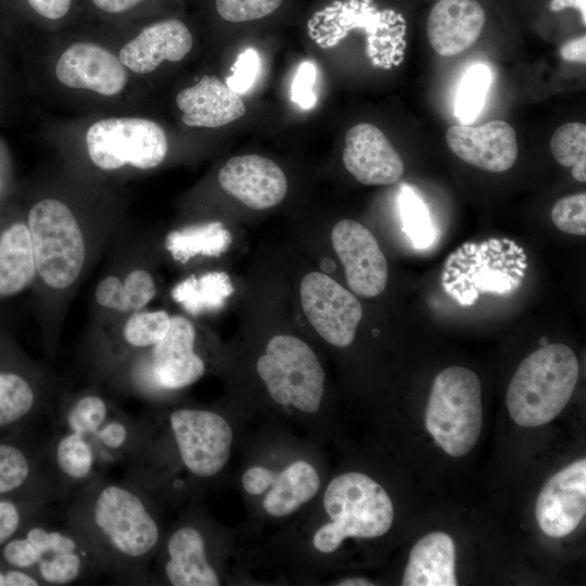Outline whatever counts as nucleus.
Returning <instances> with one entry per match:
<instances>
[{
    "instance_id": "ea45409f",
    "label": "nucleus",
    "mask_w": 586,
    "mask_h": 586,
    "mask_svg": "<svg viewBox=\"0 0 586 586\" xmlns=\"http://www.w3.org/2000/svg\"><path fill=\"white\" fill-rule=\"evenodd\" d=\"M259 68L258 52L253 48H247L239 54L232 66V74L226 79V85L239 94L246 93L254 85Z\"/></svg>"
},
{
    "instance_id": "a19ab883",
    "label": "nucleus",
    "mask_w": 586,
    "mask_h": 586,
    "mask_svg": "<svg viewBox=\"0 0 586 586\" xmlns=\"http://www.w3.org/2000/svg\"><path fill=\"white\" fill-rule=\"evenodd\" d=\"M317 71L311 62L300 64L292 84V101L304 110L311 109L316 103L314 85Z\"/></svg>"
},
{
    "instance_id": "393cba45",
    "label": "nucleus",
    "mask_w": 586,
    "mask_h": 586,
    "mask_svg": "<svg viewBox=\"0 0 586 586\" xmlns=\"http://www.w3.org/2000/svg\"><path fill=\"white\" fill-rule=\"evenodd\" d=\"M193 47L189 28L179 20H165L144 27L119 51L126 68L136 74H149L164 61L179 62Z\"/></svg>"
},
{
    "instance_id": "9b49d317",
    "label": "nucleus",
    "mask_w": 586,
    "mask_h": 586,
    "mask_svg": "<svg viewBox=\"0 0 586 586\" xmlns=\"http://www.w3.org/2000/svg\"><path fill=\"white\" fill-rule=\"evenodd\" d=\"M85 142L90 165L103 174L154 169L168 153L163 128L139 117L100 119L88 128Z\"/></svg>"
},
{
    "instance_id": "e433bc0d",
    "label": "nucleus",
    "mask_w": 586,
    "mask_h": 586,
    "mask_svg": "<svg viewBox=\"0 0 586 586\" xmlns=\"http://www.w3.org/2000/svg\"><path fill=\"white\" fill-rule=\"evenodd\" d=\"M47 506L29 499H0V547L29 523L46 517Z\"/></svg>"
},
{
    "instance_id": "b1692460",
    "label": "nucleus",
    "mask_w": 586,
    "mask_h": 586,
    "mask_svg": "<svg viewBox=\"0 0 586 586\" xmlns=\"http://www.w3.org/2000/svg\"><path fill=\"white\" fill-rule=\"evenodd\" d=\"M162 574L173 586H218V572L209 559L207 539L200 526L177 525L163 545Z\"/></svg>"
},
{
    "instance_id": "72a5a7b5",
    "label": "nucleus",
    "mask_w": 586,
    "mask_h": 586,
    "mask_svg": "<svg viewBox=\"0 0 586 586\" xmlns=\"http://www.w3.org/2000/svg\"><path fill=\"white\" fill-rule=\"evenodd\" d=\"M492 82L487 65L472 64L460 79L455 101V115L461 125H470L484 107Z\"/></svg>"
},
{
    "instance_id": "423d86ee",
    "label": "nucleus",
    "mask_w": 586,
    "mask_h": 586,
    "mask_svg": "<svg viewBox=\"0 0 586 586\" xmlns=\"http://www.w3.org/2000/svg\"><path fill=\"white\" fill-rule=\"evenodd\" d=\"M579 373L577 358L564 344H547L518 367L507 391V408L521 426L550 422L571 399Z\"/></svg>"
},
{
    "instance_id": "2f4dec72",
    "label": "nucleus",
    "mask_w": 586,
    "mask_h": 586,
    "mask_svg": "<svg viewBox=\"0 0 586 586\" xmlns=\"http://www.w3.org/2000/svg\"><path fill=\"white\" fill-rule=\"evenodd\" d=\"M232 293L229 276L214 270L183 278L171 288L169 295L188 315L199 317L222 309Z\"/></svg>"
},
{
    "instance_id": "473e14b6",
    "label": "nucleus",
    "mask_w": 586,
    "mask_h": 586,
    "mask_svg": "<svg viewBox=\"0 0 586 586\" xmlns=\"http://www.w3.org/2000/svg\"><path fill=\"white\" fill-rule=\"evenodd\" d=\"M139 420L116 409L106 422L89 438L97 456L98 467L126 460L133 448Z\"/></svg>"
},
{
    "instance_id": "f3484780",
    "label": "nucleus",
    "mask_w": 586,
    "mask_h": 586,
    "mask_svg": "<svg viewBox=\"0 0 586 586\" xmlns=\"http://www.w3.org/2000/svg\"><path fill=\"white\" fill-rule=\"evenodd\" d=\"M331 241L351 290L366 298L381 294L387 284L388 266L371 231L355 220L343 219L333 227Z\"/></svg>"
},
{
    "instance_id": "f257e3e1",
    "label": "nucleus",
    "mask_w": 586,
    "mask_h": 586,
    "mask_svg": "<svg viewBox=\"0 0 586 586\" xmlns=\"http://www.w3.org/2000/svg\"><path fill=\"white\" fill-rule=\"evenodd\" d=\"M24 209L36 266L34 313L44 354L53 358L72 301L123 227L122 212L60 193L40 194Z\"/></svg>"
},
{
    "instance_id": "aec40b11",
    "label": "nucleus",
    "mask_w": 586,
    "mask_h": 586,
    "mask_svg": "<svg viewBox=\"0 0 586 586\" xmlns=\"http://www.w3.org/2000/svg\"><path fill=\"white\" fill-rule=\"evenodd\" d=\"M449 149L464 163L491 173L510 169L519 148L513 127L504 120L481 126L457 125L446 132Z\"/></svg>"
},
{
    "instance_id": "5701e85b",
    "label": "nucleus",
    "mask_w": 586,
    "mask_h": 586,
    "mask_svg": "<svg viewBox=\"0 0 586 586\" xmlns=\"http://www.w3.org/2000/svg\"><path fill=\"white\" fill-rule=\"evenodd\" d=\"M343 162L356 180L367 186L395 183L405 170L386 136L368 123L355 125L346 132Z\"/></svg>"
},
{
    "instance_id": "20e7f679",
    "label": "nucleus",
    "mask_w": 586,
    "mask_h": 586,
    "mask_svg": "<svg viewBox=\"0 0 586 586\" xmlns=\"http://www.w3.org/2000/svg\"><path fill=\"white\" fill-rule=\"evenodd\" d=\"M329 519L313 533L310 545L319 555L335 552L347 538L371 539L388 532L394 520L386 491L369 475L351 471L333 477L322 496Z\"/></svg>"
},
{
    "instance_id": "79ce46f5",
    "label": "nucleus",
    "mask_w": 586,
    "mask_h": 586,
    "mask_svg": "<svg viewBox=\"0 0 586 586\" xmlns=\"http://www.w3.org/2000/svg\"><path fill=\"white\" fill-rule=\"evenodd\" d=\"M30 8L44 18L59 20L67 14L72 0H27Z\"/></svg>"
},
{
    "instance_id": "dca6fc26",
    "label": "nucleus",
    "mask_w": 586,
    "mask_h": 586,
    "mask_svg": "<svg viewBox=\"0 0 586 586\" xmlns=\"http://www.w3.org/2000/svg\"><path fill=\"white\" fill-rule=\"evenodd\" d=\"M244 492L263 496V510L272 518H285L309 502L321 487L317 469L307 460L290 462L281 470L263 466L247 468L241 477Z\"/></svg>"
},
{
    "instance_id": "c03bdc74",
    "label": "nucleus",
    "mask_w": 586,
    "mask_h": 586,
    "mask_svg": "<svg viewBox=\"0 0 586 586\" xmlns=\"http://www.w3.org/2000/svg\"><path fill=\"white\" fill-rule=\"evenodd\" d=\"M560 55L569 62L585 63L586 37L585 35L565 42L560 49Z\"/></svg>"
},
{
    "instance_id": "49530a36",
    "label": "nucleus",
    "mask_w": 586,
    "mask_h": 586,
    "mask_svg": "<svg viewBox=\"0 0 586 586\" xmlns=\"http://www.w3.org/2000/svg\"><path fill=\"white\" fill-rule=\"evenodd\" d=\"M549 8L553 12H560L568 8L577 10L583 20V25L586 24V5L585 0H551Z\"/></svg>"
},
{
    "instance_id": "6e6552de",
    "label": "nucleus",
    "mask_w": 586,
    "mask_h": 586,
    "mask_svg": "<svg viewBox=\"0 0 586 586\" xmlns=\"http://www.w3.org/2000/svg\"><path fill=\"white\" fill-rule=\"evenodd\" d=\"M424 424L448 455L462 457L472 450L483 424L481 383L472 370L451 366L435 377Z\"/></svg>"
},
{
    "instance_id": "4468645a",
    "label": "nucleus",
    "mask_w": 586,
    "mask_h": 586,
    "mask_svg": "<svg viewBox=\"0 0 586 586\" xmlns=\"http://www.w3.org/2000/svg\"><path fill=\"white\" fill-rule=\"evenodd\" d=\"M177 463L195 479H212L226 467L233 441L229 422L218 412L180 407L165 416Z\"/></svg>"
},
{
    "instance_id": "a878e982",
    "label": "nucleus",
    "mask_w": 586,
    "mask_h": 586,
    "mask_svg": "<svg viewBox=\"0 0 586 586\" xmlns=\"http://www.w3.org/2000/svg\"><path fill=\"white\" fill-rule=\"evenodd\" d=\"M485 12L476 0H438L426 21L431 47L442 56L468 50L480 37Z\"/></svg>"
},
{
    "instance_id": "a211bd4d",
    "label": "nucleus",
    "mask_w": 586,
    "mask_h": 586,
    "mask_svg": "<svg viewBox=\"0 0 586 586\" xmlns=\"http://www.w3.org/2000/svg\"><path fill=\"white\" fill-rule=\"evenodd\" d=\"M586 513V460L578 459L552 475L535 505L540 530L549 537L572 533Z\"/></svg>"
},
{
    "instance_id": "8fccbe9b",
    "label": "nucleus",
    "mask_w": 586,
    "mask_h": 586,
    "mask_svg": "<svg viewBox=\"0 0 586 586\" xmlns=\"http://www.w3.org/2000/svg\"><path fill=\"white\" fill-rule=\"evenodd\" d=\"M539 344H540L542 346H545V345L549 344V343H548V339H547L546 336L540 337Z\"/></svg>"
},
{
    "instance_id": "09e8293b",
    "label": "nucleus",
    "mask_w": 586,
    "mask_h": 586,
    "mask_svg": "<svg viewBox=\"0 0 586 586\" xmlns=\"http://www.w3.org/2000/svg\"><path fill=\"white\" fill-rule=\"evenodd\" d=\"M4 309L2 308V305H0V328L7 327V317L4 315Z\"/></svg>"
},
{
    "instance_id": "ddd939ff",
    "label": "nucleus",
    "mask_w": 586,
    "mask_h": 586,
    "mask_svg": "<svg viewBox=\"0 0 586 586\" xmlns=\"http://www.w3.org/2000/svg\"><path fill=\"white\" fill-rule=\"evenodd\" d=\"M71 494L54 468L49 441L37 442L29 428L0 435V499L50 504Z\"/></svg>"
},
{
    "instance_id": "f03ea898",
    "label": "nucleus",
    "mask_w": 586,
    "mask_h": 586,
    "mask_svg": "<svg viewBox=\"0 0 586 586\" xmlns=\"http://www.w3.org/2000/svg\"><path fill=\"white\" fill-rule=\"evenodd\" d=\"M69 498L66 523L93 549L104 572L117 582L146 581V564L162 544L146 492L129 481L113 482L98 475Z\"/></svg>"
},
{
    "instance_id": "412c9836",
    "label": "nucleus",
    "mask_w": 586,
    "mask_h": 586,
    "mask_svg": "<svg viewBox=\"0 0 586 586\" xmlns=\"http://www.w3.org/2000/svg\"><path fill=\"white\" fill-rule=\"evenodd\" d=\"M220 187L253 209L278 205L288 191L283 170L270 158L241 155L230 158L218 174Z\"/></svg>"
},
{
    "instance_id": "a18cd8bd",
    "label": "nucleus",
    "mask_w": 586,
    "mask_h": 586,
    "mask_svg": "<svg viewBox=\"0 0 586 586\" xmlns=\"http://www.w3.org/2000/svg\"><path fill=\"white\" fill-rule=\"evenodd\" d=\"M142 0H92L93 4L107 13H122L130 10Z\"/></svg>"
},
{
    "instance_id": "c85d7f7f",
    "label": "nucleus",
    "mask_w": 586,
    "mask_h": 586,
    "mask_svg": "<svg viewBox=\"0 0 586 586\" xmlns=\"http://www.w3.org/2000/svg\"><path fill=\"white\" fill-rule=\"evenodd\" d=\"M231 234L220 221H204L169 230L162 247L169 258L186 266L193 260L224 255L231 245Z\"/></svg>"
},
{
    "instance_id": "6ab92c4d",
    "label": "nucleus",
    "mask_w": 586,
    "mask_h": 586,
    "mask_svg": "<svg viewBox=\"0 0 586 586\" xmlns=\"http://www.w3.org/2000/svg\"><path fill=\"white\" fill-rule=\"evenodd\" d=\"M58 80L74 89L102 95H115L127 85L128 74L119 58L102 46L76 42L69 46L55 65Z\"/></svg>"
},
{
    "instance_id": "c756f323",
    "label": "nucleus",
    "mask_w": 586,
    "mask_h": 586,
    "mask_svg": "<svg viewBox=\"0 0 586 586\" xmlns=\"http://www.w3.org/2000/svg\"><path fill=\"white\" fill-rule=\"evenodd\" d=\"M117 409L101 387L89 385L77 392H63L56 405L59 429L79 433L86 438L93 435Z\"/></svg>"
},
{
    "instance_id": "7ed1b4c3",
    "label": "nucleus",
    "mask_w": 586,
    "mask_h": 586,
    "mask_svg": "<svg viewBox=\"0 0 586 586\" xmlns=\"http://www.w3.org/2000/svg\"><path fill=\"white\" fill-rule=\"evenodd\" d=\"M196 343L195 324L184 316L173 315L167 333L123 365L104 386L116 394L149 400L183 390L206 371Z\"/></svg>"
},
{
    "instance_id": "1a4fd4ad",
    "label": "nucleus",
    "mask_w": 586,
    "mask_h": 586,
    "mask_svg": "<svg viewBox=\"0 0 586 586\" xmlns=\"http://www.w3.org/2000/svg\"><path fill=\"white\" fill-rule=\"evenodd\" d=\"M112 260L98 280L90 298L88 326L117 320L146 308L157 294L146 250L133 230L123 227L110 243Z\"/></svg>"
},
{
    "instance_id": "f8f14e48",
    "label": "nucleus",
    "mask_w": 586,
    "mask_h": 586,
    "mask_svg": "<svg viewBox=\"0 0 586 586\" xmlns=\"http://www.w3.org/2000/svg\"><path fill=\"white\" fill-rule=\"evenodd\" d=\"M171 316L141 309L114 321L87 326L82 359L91 385L103 386L128 360L153 346L168 331Z\"/></svg>"
},
{
    "instance_id": "37998d69",
    "label": "nucleus",
    "mask_w": 586,
    "mask_h": 586,
    "mask_svg": "<svg viewBox=\"0 0 586 586\" xmlns=\"http://www.w3.org/2000/svg\"><path fill=\"white\" fill-rule=\"evenodd\" d=\"M30 572L0 563V586H40Z\"/></svg>"
},
{
    "instance_id": "0eeeda50",
    "label": "nucleus",
    "mask_w": 586,
    "mask_h": 586,
    "mask_svg": "<svg viewBox=\"0 0 586 586\" xmlns=\"http://www.w3.org/2000/svg\"><path fill=\"white\" fill-rule=\"evenodd\" d=\"M62 390L47 365L31 358L0 328V435L29 428L56 408Z\"/></svg>"
},
{
    "instance_id": "58836bf2",
    "label": "nucleus",
    "mask_w": 586,
    "mask_h": 586,
    "mask_svg": "<svg viewBox=\"0 0 586 586\" xmlns=\"http://www.w3.org/2000/svg\"><path fill=\"white\" fill-rule=\"evenodd\" d=\"M283 0H216L218 14L229 22H247L275 12Z\"/></svg>"
},
{
    "instance_id": "cd10ccee",
    "label": "nucleus",
    "mask_w": 586,
    "mask_h": 586,
    "mask_svg": "<svg viewBox=\"0 0 586 586\" xmlns=\"http://www.w3.org/2000/svg\"><path fill=\"white\" fill-rule=\"evenodd\" d=\"M456 548L447 533L432 532L410 550L403 586H456Z\"/></svg>"
},
{
    "instance_id": "39448f33",
    "label": "nucleus",
    "mask_w": 586,
    "mask_h": 586,
    "mask_svg": "<svg viewBox=\"0 0 586 586\" xmlns=\"http://www.w3.org/2000/svg\"><path fill=\"white\" fill-rule=\"evenodd\" d=\"M46 517L29 523L0 547V563L30 572L41 585H68L105 573L77 531L67 523L64 527L50 526Z\"/></svg>"
},
{
    "instance_id": "7c9ffc66",
    "label": "nucleus",
    "mask_w": 586,
    "mask_h": 586,
    "mask_svg": "<svg viewBox=\"0 0 586 586\" xmlns=\"http://www.w3.org/2000/svg\"><path fill=\"white\" fill-rule=\"evenodd\" d=\"M49 445L54 468L71 493L100 475L94 448L81 434L58 428Z\"/></svg>"
},
{
    "instance_id": "2eb2a0df",
    "label": "nucleus",
    "mask_w": 586,
    "mask_h": 586,
    "mask_svg": "<svg viewBox=\"0 0 586 586\" xmlns=\"http://www.w3.org/2000/svg\"><path fill=\"white\" fill-rule=\"evenodd\" d=\"M300 293L303 310L317 333L333 346H349L362 317L358 298L318 271L304 277Z\"/></svg>"
},
{
    "instance_id": "4be33fe9",
    "label": "nucleus",
    "mask_w": 586,
    "mask_h": 586,
    "mask_svg": "<svg viewBox=\"0 0 586 586\" xmlns=\"http://www.w3.org/2000/svg\"><path fill=\"white\" fill-rule=\"evenodd\" d=\"M35 257L24 207L0 206V305L30 291Z\"/></svg>"
},
{
    "instance_id": "c9c22d12",
    "label": "nucleus",
    "mask_w": 586,
    "mask_h": 586,
    "mask_svg": "<svg viewBox=\"0 0 586 586\" xmlns=\"http://www.w3.org/2000/svg\"><path fill=\"white\" fill-rule=\"evenodd\" d=\"M398 203L403 229L412 243L420 249L430 245L435 233L424 203L408 187L402 189Z\"/></svg>"
},
{
    "instance_id": "4c0bfd02",
    "label": "nucleus",
    "mask_w": 586,
    "mask_h": 586,
    "mask_svg": "<svg viewBox=\"0 0 586 586\" xmlns=\"http://www.w3.org/2000/svg\"><path fill=\"white\" fill-rule=\"evenodd\" d=\"M551 219L562 232L586 234V193L581 192L560 199L551 209Z\"/></svg>"
},
{
    "instance_id": "9d476101",
    "label": "nucleus",
    "mask_w": 586,
    "mask_h": 586,
    "mask_svg": "<svg viewBox=\"0 0 586 586\" xmlns=\"http://www.w3.org/2000/svg\"><path fill=\"white\" fill-rule=\"evenodd\" d=\"M256 370L270 397L283 407L314 415L324 394V370L315 352L301 339L278 334L266 345Z\"/></svg>"
},
{
    "instance_id": "de8ad7c7",
    "label": "nucleus",
    "mask_w": 586,
    "mask_h": 586,
    "mask_svg": "<svg viewBox=\"0 0 586 586\" xmlns=\"http://www.w3.org/2000/svg\"><path fill=\"white\" fill-rule=\"evenodd\" d=\"M335 585H339V586H372L374 584L371 581H369L367 578H364V577H348V578H344V579L335 583Z\"/></svg>"
},
{
    "instance_id": "f704fd0d",
    "label": "nucleus",
    "mask_w": 586,
    "mask_h": 586,
    "mask_svg": "<svg viewBox=\"0 0 586 586\" xmlns=\"http://www.w3.org/2000/svg\"><path fill=\"white\" fill-rule=\"evenodd\" d=\"M550 149L555 160L563 167L572 168L577 181H586V125L566 123L552 135Z\"/></svg>"
},
{
    "instance_id": "bb28decb",
    "label": "nucleus",
    "mask_w": 586,
    "mask_h": 586,
    "mask_svg": "<svg viewBox=\"0 0 586 586\" xmlns=\"http://www.w3.org/2000/svg\"><path fill=\"white\" fill-rule=\"evenodd\" d=\"M176 104L182 122L190 127L217 128L242 117L246 107L241 95L215 76H203L180 90Z\"/></svg>"
}]
</instances>
